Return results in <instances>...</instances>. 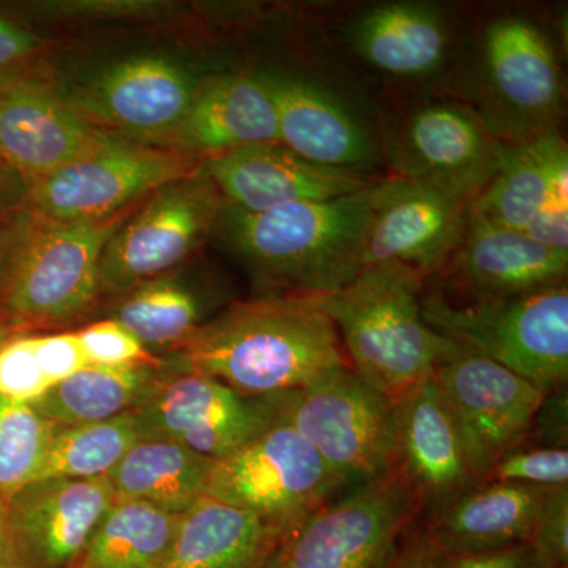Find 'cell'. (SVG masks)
Returning <instances> with one entry per match:
<instances>
[{
  "label": "cell",
  "mask_w": 568,
  "mask_h": 568,
  "mask_svg": "<svg viewBox=\"0 0 568 568\" xmlns=\"http://www.w3.org/2000/svg\"><path fill=\"white\" fill-rule=\"evenodd\" d=\"M395 403V467L416 489L428 517L484 478L465 432L433 376Z\"/></svg>",
  "instance_id": "cell-15"
},
{
  "label": "cell",
  "mask_w": 568,
  "mask_h": 568,
  "mask_svg": "<svg viewBox=\"0 0 568 568\" xmlns=\"http://www.w3.org/2000/svg\"><path fill=\"white\" fill-rule=\"evenodd\" d=\"M276 110L280 144L308 162L358 170L372 160L368 134L332 93L287 74H261Z\"/></svg>",
  "instance_id": "cell-23"
},
{
  "label": "cell",
  "mask_w": 568,
  "mask_h": 568,
  "mask_svg": "<svg viewBox=\"0 0 568 568\" xmlns=\"http://www.w3.org/2000/svg\"><path fill=\"white\" fill-rule=\"evenodd\" d=\"M171 375L160 357L148 364L85 366L32 406L52 424H95L140 409Z\"/></svg>",
  "instance_id": "cell-28"
},
{
  "label": "cell",
  "mask_w": 568,
  "mask_h": 568,
  "mask_svg": "<svg viewBox=\"0 0 568 568\" xmlns=\"http://www.w3.org/2000/svg\"><path fill=\"white\" fill-rule=\"evenodd\" d=\"M200 166L166 145L106 133L92 151L32 183L26 209L48 222L108 219Z\"/></svg>",
  "instance_id": "cell-9"
},
{
  "label": "cell",
  "mask_w": 568,
  "mask_h": 568,
  "mask_svg": "<svg viewBox=\"0 0 568 568\" xmlns=\"http://www.w3.org/2000/svg\"><path fill=\"white\" fill-rule=\"evenodd\" d=\"M373 185L265 212L224 203L213 234L272 294L336 293L365 268Z\"/></svg>",
  "instance_id": "cell-2"
},
{
  "label": "cell",
  "mask_w": 568,
  "mask_h": 568,
  "mask_svg": "<svg viewBox=\"0 0 568 568\" xmlns=\"http://www.w3.org/2000/svg\"><path fill=\"white\" fill-rule=\"evenodd\" d=\"M459 287L476 298L507 297L567 283L568 252L538 244L470 213L463 244L454 254Z\"/></svg>",
  "instance_id": "cell-24"
},
{
  "label": "cell",
  "mask_w": 568,
  "mask_h": 568,
  "mask_svg": "<svg viewBox=\"0 0 568 568\" xmlns=\"http://www.w3.org/2000/svg\"><path fill=\"white\" fill-rule=\"evenodd\" d=\"M37 357L51 386L89 366L77 332L37 335Z\"/></svg>",
  "instance_id": "cell-39"
},
{
  "label": "cell",
  "mask_w": 568,
  "mask_h": 568,
  "mask_svg": "<svg viewBox=\"0 0 568 568\" xmlns=\"http://www.w3.org/2000/svg\"><path fill=\"white\" fill-rule=\"evenodd\" d=\"M528 545L536 568H568V485L548 489Z\"/></svg>",
  "instance_id": "cell-37"
},
{
  "label": "cell",
  "mask_w": 568,
  "mask_h": 568,
  "mask_svg": "<svg viewBox=\"0 0 568 568\" xmlns=\"http://www.w3.org/2000/svg\"><path fill=\"white\" fill-rule=\"evenodd\" d=\"M530 446L567 448L568 395L567 387L549 392L538 406L525 440Z\"/></svg>",
  "instance_id": "cell-40"
},
{
  "label": "cell",
  "mask_w": 568,
  "mask_h": 568,
  "mask_svg": "<svg viewBox=\"0 0 568 568\" xmlns=\"http://www.w3.org/2000/svg\"><path fill=\"white\" fill-rule=\"evenodd\" d=\"M54 426L32 405L0 398V496L39 480Z\"/></svg>",
  "instance_id": "cell-33"
},
{
  "label": "cell",
  "mask_w": 568,
  "mask_h": 568,
  "mask_svg": "<svg viewBox=\"0 0 568 568\" xmlns=\"http://www.w3.org/2000/svg\"><path fill=\"white\" fill-rule=\"evenodd\" d=\"M166 3L159 2H54L37 7L40 13L50 18H78L80 14H99L100 18L152 17L168 10Z\"/></svg>",
  "instance_id": "cell-42"
},
{
  "label": "cell",
  "mask_w": 568,
  "mask_h": 568,
  "mask_svg": "<svg viewBox=\"0 0 568 568\" xmlns=\"http://www.w3.org/2000/svg\"><path fill=\"white\" fill-rule=\"evenodd\" d=\"M485 67L496 99L515 114L547 121L559 110L562 81L551 44L536 24L503 18L489 26Z\"/></svg>",
  "instance_id": "cell-25"
},
{
  "label": "cell",
  "mask_w": 568,
  "mask_h": 568,
  "mask_svg": "<svg viewBox=\"0 0 568 568\" xmlns=\"http://www.w3.org/2000/svg\"><path fill=\"white\" fill-rule=\"evenodd\" d=\"M115 500L110 478H41L7 497L31 568H71Z\"/></svg>",
  "instance_id": "cell-18"
},
{
  "label": "cell",
  "mask_w": 568,
  "mask_h": 568,
  "mask_svg": "<svg viewBox=\"0 0 568 568\" xmlns=\"http://www.w3.org/2000/svg\"><path fill=\"white\" fill-rule=\"evenodd\" d=\"M129 213L88 222L36 219L0 297V315L28 328L88 315L103 295L104 246Z\"/></svg>",
  "instance_id": "cell-7"
},
{
  "label": "cell",
  "mask_w": 568,
  "mask_h": 568,
  "mask_svg": "<svg viewBox=\"0 0 568 568\" xmlns=\"http://www.w3.org/2000/svg\"><path fill=\"white\" fill-rule=\"evenodd\" d=\"M40 48L39 37L0 14V80L26 73Z\"/></svg>",
  "instance_id": "cell-41"
},
{
  "label": "cell",
  "mask_w": 568,
  "mask_h": 568,
  "mask_svg": "<svg viewBox=\"0 0 568 568\" xmlns=\"http://www.w3.org/2000/svg\"><path fill=\"white\" fill-rule=\"evenodd\" d=\"M29 189V182L0 160V216L26 207Z\"/></svg>",
  "instance_id": "cell-46"
},
{
  "label": "cell",
  "mask_w": 568,
  "mask_h": 568,
  "mask_svg": "<svg viewBox=\"0 0 568 568\" xmlns=\"http://www.w3.org/2000/svg\"><path fill=\"white\" fill-rule=\"evenodd\" d=\"M433 379L454 409L484 481L500 455L525 443L547 395L510 369L463 349L437 366Z\"/></svg>",
  "instance_id": "cell-14"
},
{
  "label": "cell",
  "mask_w": 568,
  "mask_h": 568,
  "mask_svg": "<svg viewBox=\"0 0 568 568\" xmlns=\"http://www.w3.org/2000/svg\"><path fill=\"white\" fill-rule=\"evenodd\" d=\"M422 312L437 334L510 369L544 394L567 387V283L465 305L440 294L422 295Z\"/></svg>",
  "instance_id": "cell-4"
},
{
  "label": "cell",
  "mask_w": 568,
  "mask_h": 568,
  "mask_svg": "<svg viewBox=\"0 0 568 568\" xmlns=\"http://www.w3.org/2000/svg\"><path fill=\"white\" fill-rule=\"evenodd\" d=\"M104 136L47 82L28 73L0 80V160L29 185L92 151Z\"/></svg>",
  "instance_id": "cell-16"
},
{
  "label": "cell",
  "mask_w": 568,
  "mask_h": 568,
  "mask_svg": "<svg viewBox=\"0 0 568 568\" xmlns=\"http://www.w3.org/2000/svg\"><path fill=\"white\" fill-rule=\"evenodd\" d=\"M282 530L203 496L183 511L162 568H263Z\"/></svg>",
  "instance_id": "cell-26"
},
{
  "label": "cell",
  "mask_w": 568,
  "mask_h": 568,
  "mask_svg": "<svg viewBox=\"0 0 568 568\" xmlns=\"http://www.w3.org/2000/svg\"><path fill=\"white\" fill-rule=\"evenodd\" d=\"M201 170L215 183L224 203L244 212L336 200L375 183L358 170L308 162L280 142L205 160Z\"/></svg>",
  "instance_id": "cell-17"
},
{
  "label": "cell",
  "mask_w": 568,
  "mask_h": 568,
  "mask_svg": "<svg viewBox=\"0 0 568 568\" xmlns=\"http://www.w3.org/2000/svg\"><path fill=\"white\" fill-rule=\"evenodd\" d=\"M566 148L556 132L507 144L499 170L474 201L473 215L495 226L525 230L544 203L552 163Z\"/></svg>",
  "instance_id": "cell-31"
},
{
  "label": "cell",
  "mask_w": 568,
  "mask_h": 568,
  "mask_svg": "<svg viewBox=\"0 0 568 568\" xmlns=\"http://www.w3.org/2000/svg\"><path fill=\"white\" fill-rule=\"evenodd\" d=\"M212 459L173 443L141 437L108 474L115 499L183 514L205 496Z\"/></svg>",
  "instance_id": "cell-29"
},
{
  "label": "cell",
  "mask_w": 568,
  "mask_h": 568,
  "mask_svg": "<svg viewBox=\"0 0 568 568\" xmlns=\"http://www.w3.org/2000/svg\"><path fill=\"white\" fill-rule=\"evenodd\" d=\"M276 396L280 417L353 487L394 469L396 403L351 366Z\"/></svg>",
  "instance_id": "cell-8"
},
{
  "label": "cell",
  "mask_w": 568,
  "mask_h": 568,
  "mask_svg": "<svg viewBox=\"0 0 568 568\" xmlns=\"http://www.w3.org/2000/svg\"><path fill=\"white\" fill-rule=\"evenodd\" d=\"M29 332L24 325L14 323L9 317L0 315V347L6 345L9 339L14 338L17 335L26 334Z\"/></svg>",
  "instance_id": "cell-48"
},
{
  "label": "cell",
  "mask_w": 568,
  "mask_h": 568,
  "mask_svg": "<svg viewBox=\"0 0 568 568\" xmlns=\"http://www.w3.org/2000/svg\"><path fill=\"white\" fill-rule=\"evenodd\" d=\"M476 197L436 178L396 174L375 182L365 267L395 261L422 278L435 274L462 246Z\"/></svg>",
  "instance_id": "cell-11"
},
{
  "label": "cell",
  "mask_w": 568,
  "mask_h": 568,
  "mask_svg": "<svg viewBox=\"0 0 568 568\" xmlns=\"http://www.w3.org/2000/svg\"><path fill=\"white\" fill-rule=\"evenodd\" d=\"M133 417L140 439L173 440L215 462L278 422L280 403L276 395H245L215 377L173 372Z\"/></svg>",
  "instance_id": "cell-13"
},
{
  "label": "cell",
  "mask_w": 568,
  "mask_h": 568,
  "mask_svg": "<svg viewBox=\"0 0 568 568\" xmlns=\"http://www.w3.org/2000/svg\"><path fill=\"white\" fill-rule=\"evenodd\" d=\"M234 302L233 287L213 272L175 268L119 295L110 320L152 349L171 351Z\"/></svg>",
  "instance_id": "cell-21"
},
{
  "label": "cell",
  "mask_w": 568,
  "mask_h": 568,
  "mask_svg": "<svg viewBox=\"0 0 568 568\" xmlns=\"http://www.w3.org/2000/svg\"><path fill=\"white\" fill-rule=\"evenodd\" d=\"M422 287L416 271L386 261L366 265L336 293L315 295L351 368L394 402L462 351L426 324Z\"/></svg>",
  "instance_id": "cell-3"
},
{
  "label": "cell",
  "mask_w": 568,
  "mask_h": 568,
  "mask_svg": "<svg viewBox=\"0 0 568 568\" xmlns=\"http://www.w3.org/2000/svg\"><path fill=\"white\" fill-rule=\"evenodd\" d=\"M436 568H536L528 544L474 555H443Z\"/></svg>",
  "instance_id": "cell-44"
},
{
  "label": "cell",
  "mask_w": 568,
  "mask_h": 568,
  "mask_svg": "<svg viewBox=\"0 0 568 568\" xmlns=\"http://www.w3.org/2000/svg\"><path fill=\"white\" fill-rule=\"evenodd\" d=\"M280 142L276 110L261 74H220L201 82L168 148L216 159L226 153Z\"/></svg>",
  "instance_id": "cell-20"
},
{
  "label": "cell",
  "mask_w": 568,
  "mask_h": 568,
  "mask_svg": "<svg viewBox=\"0 0 568 568\" xmlns=\"http://www.w3.org/2000/svg\"><path fill=\"white\" fill-rule=\"evenodd\" d=\"M548 489L481 481L428 515L426 532L443 555H474L528 544Z\"/></svg>",
  "instance_id": "cell-22"
},
{
  "label": "cell",
  "mask_w": 568,
  "mask_h": 568,
  "mask_svg": "<svg viewBox=\"0 0 568 568\" xmlns=\"http://www.w3.org/2000/svg\"><path fill=\"white\" fill-rule=\"evenodd\" d=\"M160 358L171 372L215 377L253 396L297 390L349 366L335 324L306 294L231 302Z\"/></svg>",
  "instance_id": "cell-1"
},
{
  "label": "cell",
  "mask_w": 568,
  "mask_h": 568,
  "mask_svg": "<svg viewBox=\"0 0 568 568\" xmlns=\"http://www.w3.org/2000/svg\"><path fill=\"white\" fill-rule=\"evenodd\" d=\"M89 366H129L159 361L118 321L108 320L77 332Z\"/></svg>",
  "instance_id": "cell-38"
},
{
  "label": "cell",
  "mask_w": 568,
  "mask_h": 568,
  "mask_svg": "<svg viewBox=\"0 0 568 568\" xmlns=\"http://www.w3.org/2000/svg\"><path fill=\"white\" fill-rule=\"evenodd\" d=\"M353 488L280 417L237 448L212 462L205 496L287 530Z\"/></svg>",
  "instance_id": "cell-6"
},
{
  "label": "cell",
  "mask_w": 568,
  "mask_h": 568,
  "mask_svg": "<svg viewBox=\"0 0 568 568\" xmlns=\"http://www.w3.org/2000/svg\"><path fill=\"white\" fill-rule=\"evenodd\" d=\"M353 43L376 69L395 77L435 73L446 59V22L425 3H384L355 22Z\"/></svg>",
  "instance_id": "cell-27"
},
{
  "label": "cell",
  "mask_w": 568,
  "mask_h": 568,
  "mask_svg": "<svg viewBox=\"0 0 568 568\" xmlns=\"http://www.w3.org/2000/svg\"><path fill=\"white\" fill-rule=\"evenodd\" d=\"M182 514L115 499L71 568H162Z\"/></svg>",
  "instance_id": "cell-30"
},
{
  "label": "cell",
  "mask_w": 568,
  "mask_h": 568,
  "mask_svg": "<svg viewBox=\"0 0 568 568\" xmlns=\"http://www.w3.org/2000/svg\"><path fill=\"white\" fill-rule=\"evenodd\" d=\"M506 148L474 112L437 103L406 123L395 160L398 175L443 179L478 196L499 170Z\"/></svg>",
  "instance_id": "cell-19"
},
{
  "label": "cell",
  "mask_w": 568,
  "mask_h": 568,
  "mask_svg": "<svg viewBox=\"0 0 568 568\" xmlns=\"http://www.w3.org/2000/svg\"><path fill=\"white\" fill-rule=\"evenodd\" d=\"M439 549L433 544L425 525H418L410 534L394 568H436Z\"/></svg>",
  "instance_id": "cell-45"
},
{
  "label": "cell",
  "mask_w": 568,
  "mask_h": 568,
  "mask_svg": "<svg viewBox=\"0 0 568 568\" xmlns=\"http://www.w3.org/2000/svg\"><path fill=\"white\" fill-rule=\"evenodd\" d=\"M0 568H31L11 526L9 503L0 496Z\"/></svg>",
  "instance_id": "cell-47"
},
{
  "label": "cell",
  "mask_w": 568,
  "mask_h": 568,
  "mask_svg": "<svg viewBox=\"0 0 568 568\" xmlns=\"http://www.w3.org/2000/svg\"><path fill=\"white\" fill-rule=\"evenodd\" d=\"M485 481H508L538 488L568 485V448L521 446L511 448L493 463Z\"/></svg>",
  "instance_id": "cell-34"
},
{
  "label": "cell",
  "mask_w": 568,
  "mask_h": 568,
  "mask_svg": "<svg viewBox=\"0 0 568 568\" xmlns=\"http://www.w3.org/2000/svg\"><path fill=\"white\" fill-rule=\"evenodd\" d=\"M523 233L548 248L568 252V152H559L549 173L547 194Z\"/></svg>",
  "instance_id": "cell-36"
},
{
  "label": "cell",
  "mask_w": 568,
  "mask_h": 568,
  "mask_svg": "<svg viewBox=\"0 0 568 568\" xmlns=\"http://www.w3.org/2000/svg\"><path fill=\"white\" fill-rule=\"evenodd\" d=\"M200 84L183 63L140 54L108 63L61 95L102 132L163 145L185 118Z\"/></svg>",
  "instance_id": "cell-12"
},
{
  "label": "cell",
  "mask_w": 568,
  "mask_h": 568,
  "mask_svg": "<svg viewBox=\"0 0 568 568\" xmlns=\"http://www.w3.org/2000/svg\"><path fill=\"white\" fill-rule=\"evenodd\" d=\"M138 439L133 413L95 424H55L39 480L108 477Z\"/></svg>",
  "instance_id": "cell-32"
},
{
  "label": "cell",
  "mask_w": 568,
  "mask_h": 568,
  "mask_svg": "<svg viewBox=\"0 0 568 568\" xmlns=\"http://www.w3.org/2000/svg\"><path fill=\"white\" fill-rule=\"evenodd\" d=\"M424 515L420 496L394 467L283 534L263 568H394Z\"/></svg>",
  "instance_id": "cell-5"
},
{
  "label": "cell",
  "mask_w": 568,
  "mask_h": 568,
  "mask_svg": "<svg viewBox=\"0 0 568 568\" xmlns=\"http://www.w3.org/2000/svg\"><path fill=\"white\" fill-rule=\"evenodd\" d=\"M37 357V335H17L0 347V398L33 405L51 388Z\"/></svg>",
  "instance_id": "cell-35"
},
{
  "label": "cell",
  "mask_w": 568,
  "mask_h": 568,
  "mask_svg": "<svg viewBox=\"0 0 568 568\" xmlns=\"http://www.w3.org/2000/svg\"><path fill=\"white\" fill-rule=\"evenodd\" d=\"M33 224H36V216L26 207L0 216V297L6 290L14 261L31 234Z\"/></svg>",
  "instance_id": "cell-43"
},
{
  "label": "cell",
  "mask_w": 568,
  "mask_h": 568,
  "mask_svg": "<svg viewBox=\"0 0 568 568\" xmlns=\"http://www.w3.org/2000/svg\"><path fill=\"white\" fill-rule=\"evenodd\" d=\"M223 204L201 166L149 194L104 246L103 294H125L181 267L213 234Z\"/></svg>",
  "instance_id": "cell-10"
}]
</instances>
